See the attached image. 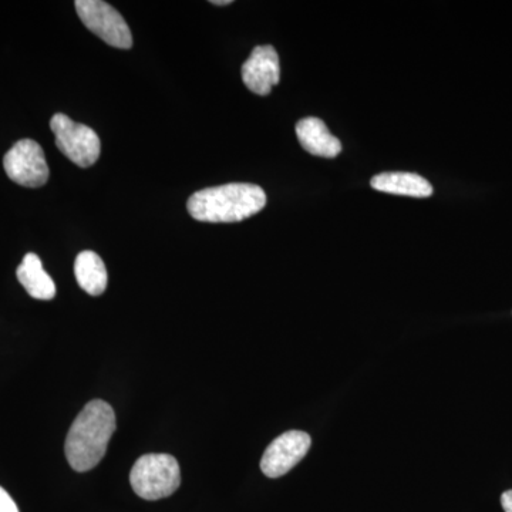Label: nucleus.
Returning a JSON list of instances; mask_svg holds the SVG:
<instances>
[{
    "label": "nucleus",
    "mask_w": 512,
    "mask_h": 512,
    "mask_svg": "<svg viewBox=\"0 0 512 512\" xmlns=\"http://www.w3.org/2000/svg\"><path fill=\"white\" fill-rule=\"evenodd\" d=\"M116 431V414L103 400L87 403L73 421L64 444V453L74 471L92 470L106 456Z\"/></svg>",
    "instance_id": "1"
},
{
    "label": "nucleus",
    "mask_w": 512,
    "mask_h": 512,
    "mask_svg": "<svg viewBox=\"0 0 512 512\" xmlns=\"http://www.w3.org/2000/svg\"><path fill=\"white\" fill-rule=\"evenodd\" d=\"M265 205L266 194L261 187L234 183L195 192L188 200L187 208L194 220L231 224L258 214Z\"/></svg>",
    "instance_id": "2"
},
{
    "label": "nucleus",
    "mask_w": 512,
    "mask_h": 512,
    "mask_svg": "<svg viewBox=\"0 0 512 512\" xmlns=\"http://www.w3.org/2000/svg\"><path fill=\"white\" fill-rule=\"evenodd\" d=\"M130 484L138 497L157 501L170 497L181 485L178 461L170 454H146L131 468Z\"/></svg>",
    "instance_id": "3"
},
{
    "label": "nucleus",
    "mask_w": 512,
    "mask_h": 512,
    "mask_svg": "<svg viewBox=\"0 0 512 512\" xmlns=\"http://www.w3.org/2000/svg\"><path fill=\"white\" fill-rule=\"evenodd\" d=\"M50 128L56 137V146L79 167H92L100 157V138L92 128L76 123L66 114H55L50 120Z\"/></svg>",
    "instance_id": "4"
},
{
    "label": "nucleus",
    "mask_w": 512,
    "mask_h": 512,
    "mask_svg": "<svg viewBox=\"0 0 512 512\" xmlns=\"http://www.w3.org/2000/svg\"><path fill=\"white\" fill-rule=\"evenodd\" d=\"M77 15L84 26L100 37L107 45L117 49H130L133 36L123 16L103 0H77Z\"/></svg>",
    "instance_id": "5"
},
{
    "label": "nucleus",
    "mask_w": 512,
    "mask_h": 512,
    "mask_svg": "<svg viewBox=\"0 0 512 512\" xmlns=\"http://www.w3.org/2000/svg\"><path fill=\"white\" fill-rule=\"evenodd\" d=\"M3 167L10 180L28 188H39L49 180L45 151L33 140H20L5 158Z\"/></svg>",
    "instance_id": "6"
},
{
    "label": "nucleus",
    "mask_w": 512,
    "mask_h": 512,
    "mask_svg": "<svg viewBox=\"0 0 512 512\" xmlns=\"http://www.w3.org/2000/svg\"><path fill=\"white\" fill-rule=\"evenodd\" d=\"M311 444V436L305 431H286L266 448L261 460L262 473L269 478L285 476L308 454Z\"/></svg>",
    "instance_id": "7"
},
{
    "label": "nucleus",
    "mask_w": 512,
    "mask_h": 512,
    "mask_svg": "<svg viewBox=\"0 0 512 512\" xmlns=\"http://www.w3.org/2000/svg\"><path fill=\"white\" fill-rule=\"evenodd\" d=\"M281 79L279 56L272 46L255 47L242 66V80L252 93L268 96Z\"/></svg>",
    "instance_id": "8"
},
{
    "label": "nucleus",
    "mask_w": 512,
    "mask_h": 512,
    "mask_svg": "<svg viewBox=\"0 0 512 512\" xmlns=\"http://www.w3.org/2000/svg\"><path fill=\"white\" fill-rule=\"evenodd\" d=\"M296 136L301 146L312 156L335 158L342 151L339 138L333 136L326 124L315 117L299 121L296 124Z\"/></svg>",
    "instance_id": "9"
},
{
    "label": "nucleus",
    "mask_w": 512,
    "mask_h": 512,
    "mask_svg": "<svg viewBox=\"0 0 512 512\" xmlns=\"http://www.w3.org/2000/svg\"><path fill=\"white\" fill-rule=\"evenodd\" d=\"M370 185L376 191L414 198L431 197L434 192L433 185L426 178L413 173H402V171L375 175L370 181Z\"/></svg>",
    "instance_id": "10"
},
{
    "label": "nucleus",
    "mask_w": 512,
    "mask_h": 512,
    "mask_svg": "<svg viewBox=\"0 0 512 512\" xmlns=\"http://www.w3.org/2000/svg\"><path fill=\"white\" fill-rule=\"evenodd\" d=\"M20 284L32 298L39 301H52L56 296V285L43 268L42 261L36 254H28L16 271Z\"/></svg>",
    "instance_id": "11"
},
{
    "label": "nucleus",
    "mask_w": 512,
    "mask_h": 512,
    "mask_svg": "<svg viewBox=\"0 0 512 512\" xmlns=\"http://www.w3.org/2000/svg\"><path fill=\"white\" fill-rule=\"evenodd\" d=\"M74 274L77 284L89 295L99 296L106 291L109 276L103 259L96 252L83 251L79 254L74 262Z\"/></svg>",
    "instance_id": "12"
},
{
    "label": "nucleus",
    "mask_w": 512,
    "mask_h": 512,
    "mask_svg": "<svg viewBox=\"0 0 512 512\" xmlns=\"http://www.w3.org/2000/svg\"><path fill=\"white\" fill-rule=\"evenodd\" d=\"M0 512H19L18 505L2 487H0Z\"/></svg>",
    "instance_id": "13"
},
{
    "label": "nucleus",
    "mask_w": 512,
    "mask_h": 512,
    "mask_svg": "<svg viewBox=\"0 0 512 512\" xmlns=\"http://www.w3.org/2000/svg\"><path fill=\"white\" fill-rule=\"evenodd\" d=\"M501 505H503L505 512H512V490L505 491L501 495Z\"/></svg>",
    "instance_id": "14"
},
{
    "label": "nucleus",
    "mask_w": 512,
    "mask_h": 512,
    "mask_svg": "<svg viewBox=\"0 0 512 512\" xmlns=\"http://www.w3.org/2000/svg\"><path fill=\"white\" fill-rule=\"evenodd\" d=\"M212 5H215V6H227V5H231V0H212Z\"/></svg>",
    "instance_id": "15"
}]
</instances>
